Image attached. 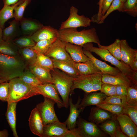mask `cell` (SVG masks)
I'll return each instance as SVG.
<instances>
[{"label": "cell", "mask_w": 137, "mask_h": 137, "mask_svg": "<svg viewBox=\"0 0 137 137\" xmlns=\"http://www.w3.org/2000/svg\"><path fill=\"white\" fill-rule=\"evenodd\" d=\"M65 44L58 37L45 55L52 60L65 61L74 65V62L66 50Z\"/></svg>", "instance_id": "obj_8"}, {"label": "cell", "mask_w": 137, "mask_h": 137, "mask_svg": "<svg viewBox=\"0 0 137 137\" xmlns=\"http://www.w3.org/2000/svg\"><path fill=\"white\" fill-rule=\"evenodd\" d=\"M68 130L65 122H55L44 125L42 137H62Z\"/></svg>", "instance_id": "obj_11"}, {"label": "cell", "mask_w": 137, "mask_h": 137, "mask_svg": "<svg viewBox=\"0 0 137 137\" xmlns=\"http://www.w3.org/2000/svg\"><path fill=\"white\" fill-rule=\"evenodd\" d=\"M115 85L107 83H103L100 91L108 96L116 95Z\"/></svg>", "instance_id": "obj_47"}, {"label": "cell", "mask_w": 137, "mask_h": 137, "mask_svg": "<svg viewBox=\"0 0 137 137\" xmlns=\"http://www.w3.org/2000/svg\"><path fill=\"white\" fill-rule=\"evenodd\" d=\"M121 40L116 39L111 44L107 46H104L100 44L98 45L99 47L105 48L117 60L121 61Z\"/></svg>", "instance_id": "obj_33"}, {"label": "cell", "mask_w": 137, "mask_h": 137, "mask_svg": "<svg viewBox=\"0 0 137 137\" xmlns=\"http://www.w3.org/2000/svg\"><path fill=\"white\" fill-rule=\"evenodd\" d=\"M31 0H24L15 8L14 11V19L20 22L24 18V12L27 7L29 4Z\"/></svg>", "instance_id": "obj_38"}, {"label": "cell", "mask_w": 137, "mask_h": 137, "mask_svg": "<svg viewBox=\"0 0 137 137\" xmlns=\"http://www.w3.org/2000/svg\"><path fill=\"white\" fill-rule=\"evenodd\" d=\"M76 125L82 137H102L106 136L96 125L85 120L81 116L77 118Z\"/></svg>", "instance_id": "obj_9"}, {"label": "cell", "mask_w": 137, "mask_h": 137, "mask_svg": "<svg viewBox=\"0 0 137 137\" xmlns=\"http://www.w3.org/2000/svg\"><path fill=\"white\" fill-rule=\"evenodd\" d=\"M36 42L41 40L59 37L58 30L50 26H43L35 33L30 36Z\"/></svg>", "instance_id": "obj_17"}, {"label": "cell", "mask_w": 137, "mask_h": 137, "mask_svg": "<svg viewBox=\"0 0 137 137\" xmlns=\"http://www.w3.org/2000/svg\"><path fill=\"white\" fill-rule=\"evenodd\" d=\"M126 97L129 105L137 107V85L133 84L128 87Z\"/></svg>", "instance_id": "obj_36"}, {"label": "cell", "mask_w": 137, "mask_h": 137, "mask_svg": "<svg viewBox=\"0 0 137 137\" xmlns=\"http://www.w3.org/2000/svg\"><path fill=\"white\" fill-rule=\"evenodd\" d=\"M59 38L62 41L82 46L85 44L93 42L98 45L100 41L95 28L85 29L80 31L77 28H68L58 30Z\"/></svg>", "instance_id": "obj_1"}, {"label": "cell", "mask_w": 137, "mask_h": 137, "mask_svg": "<svg viewBox=\"0 0 137 137\" xmlns=\"http://www.w3.org/2000/svg\"><path fill=\"white\" fill-rule=\"evenodd\" d=\"M122 12H126L134 17L137 15V0H126L123 3Z\"/></svg>", "instance_id": "obj_40"}, {"label": "cell", "mask_w": 137, "mask_h": 137, "mask_svg": "<svg viewBox=\"0 0 137 137\" xmlns=\"http://www.w3.org/2000/svg\"><path fill=\"white\" fill-rule=\"evenodd\" d=\"M58 38L39 41L36 42L35 45L32 48L37 54L45 55Z\"/></svg>", "instance_id": "obj_32"}, {"label": "cell", "mask_w": 137, "mask_h": 137, "mask_svg": "<svg viewBox=\"0 0 137 137\" xmlns=\"http://www.w3.org/2000/svg\"><path fill=\"white\" fill-rule=\"evenodd\" d=\"M8 135V131L7 129L0 131V137H7Z\"/></svg>", "instance_id": "obj_55"}, {"label": "cell", "mask_w": 137, "mask_h": 137, "mask_svg": "<svg viewBox=\"0 0 137 137\" xmlns=\"http://www.w3.org/2000/svg\"><path fill=\"white\" fill-rule=\"evenodd\" d=\"M9 92V82L7 81L0 83V100L3 102L8 101Z\"/></svg>", "instance_id": "obj_44"}, {"label": "cell", "mask_w": 137, "mask_h": 137, "mask_svg": "<svg viewBox=\"0 0 137 137\" xmlns=\"http://www.w3.org/2000/svg\"><path fill=\"white\" fill-rule=\"evenodd\" d=\"M102 80L103 83H109L115 85H123L128 87L133 84H135L129 78L124 75L113 76L102 74Z\"/></svg>", "instance_id": "obj_23"}, {"label": "cell", "mask_w": 137, "mask_h": 137, "mask_svg": "<svg viewBox=\"0 0 137 137\" xmlns=\"http://www.w3.org/2000/svg\"><path fill=\"white\" fill-rule=\"evenodd\" d=\"M129 66L132 70L134 71L137 72V53L135 55L133 63Z\"/></svg>", "instance_id": "obj_53"}, {"label": "cell", "mask_w": 137, "mask_h": 137, "mask_svg": "<svg viewBox=\"0 0 137 137\" xmlns=\"http://www.w3.org/2000/svg\"><path fill=\"white\" fill-rule=\"evenodd\" d=\"M103 0H99L98 3L99 5L98 12L96 14L93 16L91 19V22H96L98 24L102 16L101 15V8Z\"/></svg>", "instance_id": "obj_49"}, {"label": "cell", "mask_w": 137, "mask_h": 137, "mask_svg": "<svg viewBox=\"0 0 137 137\" xmlns=\"http://www.w3.org/2000/svg\"><path fill=\"white\" fill-rule=\"evenodd\" d=\"M12 41L19 48L32 47L35 45L36 43L30 36L26 35L13 40Z\"/></svg>", "instance_id": "obj_37"}, {"label": "cell", "mask_w": 137, "mask_h": 137, "mask_svg": "<svg viewBox=\"0 0 137 137\" xmlns=\"http://www.w3.org/2000/svg\"><path fill=\"white\" fill-rule=\"evenodd\" d=\"M37 57L35 64L50 71L54 68L52 60L45 55L37 54Z\"/></svg>", "instance_id": "obj_34"}, {"label": "cell", "mask_w": 137, "mask_h": 137, "mask_svg": "<svg viewBox=\"0 0 137 137\" xmlns=\"http://www.w3.org/2000/svg\"><path fill=\"white\" fill-rule=\"evenodd\" d=\"M101 103H109L125 107L128 105L126 102V97L116 95L107 97Z\"/></svg>", "instance_id": "obj_42"}, {"label": "cell", "mask_w": 137, "mask_h": 137, "mask_svg": "<svg viewBox=\"0 0 137 137\" xmlns=\"http://www.w3.org/2000/svg\"><path fill=\"white\" fill-rule=\"evenodd\" d=\"M18 78L26 83L34 87L42 84L29 70L25 69Z\"/></svg>", "instance_id": "obj_35"}, {"label": "cell", "mask_w": 137, "mask_h": 137, "mask_svg": "<svg viewBox=\"0 0 137 137\" xmlns=\"http://www.w3.org/2000/svg\"><path fill=\"white\" fill-rule=\"evenodd\" d=\"M74 66L79 75H87L101 72L90 59L84 62H74Z\"/></svg>", "instance_id": "obj_26"}, {"label": "cell", "mask_w": 137, "mask_h": 137, "mask_svg": "<svg viewBox=\"0 0 137 137\" xmlns=\"http://www.w3.org/2000/svg\"><path fill=\"white\" fill-rule=\"evenodd\" d=\"M116 118L122 132L129 137H137V127L134 122L127 114L116 115Z\"/></svg>", "instance_id": "obj_12"}, {"label": "cell", "mask_w": 137, "mask_h": 137, "mask_svg": "<svg viewBox=\"0 0 137 137\" xmlns=\"http://www.w3.org/2000/svg\"><path fill=\"white\" fill-rule=\"evenodd\" d=\"M17 103V102H13L7 104L5 114L7 120L14 137L18 136L16 129V108Z\"/></svg>", "instance_id": "obj_25"}, {"label": "cell", "mask_w": 137, "mask_h": 137, "mask_svg": "<svg viewBox=\"0 0 137 137\" xmlns=\"http://www.w3.org/2000/svg\"><path fill=\"white\" fill-rule=\"evenodd\" d=\"M123 3L121 0H114L104 15L102 17L98 24H102L107 16L112 12L115 10L122 12Z\"/></svg>", "instance_id": "obj_43"}, {"label": "cell", "mask_w": 137, "mask_h": 137, "mask_svg": "<svg viewBox=\"0 0 137 137\" xmlns=\"http://www.w3.org/2000/svg\"><path fill=\"white\" fill-rule=\"evenodd\" d=\"M102 74L101 72H100L93 74V92L100 90L101 86L103 83L102 80Z\"/></svg>", "instance_id": "obj_46"}, {"label": "cell", "mask_w": 137, "mask_h": 137, "mask_svg": "<svg viewBox=\"0 0 137 137\" xmlns=\"http://www.w3.org/2000/svg\"><path fill=\"white\" fill-rule=\"evenodd\" d=\"M52 60L54 68L60 70L73 77H75L79 75L73 65L63 61L55 60Z\"/></svg>", "instance_id": "obj_28"}, {"label": "cell", "mask_w": 137, "mask_h": 137, "mask_svg": "<svg viewBox=\"0 0 137 137\" xmlns=\"http://www.w3.org/2000/svg\"><path fill=\"white\" fill-rule=\"evenodd\" d=\"M96 106L116 115L124 114V107L119 105L109 103H101Z\"/></svg>", "instance_id": "obj_39"}, {"label": "cell", "mask_w": 137, "mask_h": 137, "mask_svg": "<svg viewBox=\"0 0 137 137\" xmlns=\"http://www.w3.org/2000/svg\"><path fill=\"white\" fill-rule=\"evenodd\" d=\"M62 137H82V136L77 127L68 130Z\"/></svg>", "instance_id": "obj_48"}, {"label": "cell", "mask_w": 137, "mask_h": 137, "mask_svg": "<svg viewBox=\"0 0 137 137\" xmlns=\"http://www.w3.org/2000/svg\"><path fill=\"white\" fill-rule=\"evenodd\" d=\"M26 64L19 56L0 53V79L4 82L19 77L26 69Z\"/></svg>", "instance_id": "obj_2"}, {"label": "cell", "mask_w": 137, "mask_h": 137, "mask_svg": "<svg viewBox=\"0 0 137 137\" xmlns=\"http://www.w3.org/2000/svg\"><path fill=\"white\" fill-rule=\"evenodd\" d=\"M9 23V26L3 31V39L4 41H12L15 37L22 33L19 22L14 19Z\"/></svg>", "instance_id": "obj_27"}, {"label": "cell", "mask_w": 137, "mask_h": 137, "mask_svg": "<svg viewBox=\"0 0 137 137\" xmlns=\"http://www.w3.org/2000/svg\"><path fill=\"white\" fill-rule=\"evenodd\" d=\"M122 131L120 126L118 125L116 128L115 134V137H128Z\"/></svg>", "instance_id": "obj_52"}, {"label": "cell", "mask_w": 137, "mask_h": 137, "mask_svg": "<svg viewBox=\"0 0 137 137\" xmlns=\"http://www.w3.org/2000/svg\"><path fill=\"white\" fill-rule=\"evenodd\" d=\"M123 113L128 116L137 126V107L128 105L124 107Z\"/></svg>", "instance_id": "obj_45"}, {"label": "cell", "mask_w": 137, "mask_h": 137, "mask_svg": "<svg viewBox=\"0 0 137 137\" xmlns=\"http://www.w3.org/2000/svg\"><path fill=\"white\" fill-rule=\"evenodd\" d=\"M83 51L84 54L90 59L102 74L113 76L124 75L118 68L112 67L105 62L97 59L90 52L84 49Z\"/></svg>", "instance_id": "obj_14"}, {"label": "cell", "mask_w": 137, "mask_h": 137, "mask_svg": "<svg viewBox=\"0 0 137 137\" xmlns=\"http://www.w3.org/2000/svg\"><path fill=\"white\" fill-rule=\"evenodd\" d=\"M93 74L79 75L73 77V84L70 95L73 94L74 90L76 89H81L85 93L93 92Z\"/></svg>", "instance_id": "obj_13"}, {"label": "cell", "mask_w": 137, "mask_h": 137, "mask_svg": "<svg viewBox=\"0 0 137 137\" xmlns=\"http://www.w3.org/2000/svg\"><path fill=\"white\" fill-rule=\"evenodd\" d=\"M126 0H121V1L123 3L125 2Z\"/></svg>", "instance_id": "obj_57"}, {"label": "cell", "mask_w": 137, "mask_h": 137, "mask_svg": "<svg viewBox=\"0 0 137 137\" xmlns=\"http://www.w3.org/2000/svg\"><path fill=\"white\" fill-rule=\"evenodd\" d=\"M44 98V101L38 104L36 107L40 113L44 125L59 121L54 110L55 102L49 98Z\"/></svg>", "instance_id": "obj_7"}, {"label": "cell", "mask_w": 137, "mask_h": 137, "mask_svg": "<svg viewBox=\"0 0 137 137\" xmlns=\"http://www.w3.org/2000/svg\"><path fill=\"white\" fill-rule=\"evenodd\" d=\"M107 97L105 94L101 92L85 93L83 98L81 99L79 107L80 112L87 106L97 105L101 103Z\"/></svg>", "instance_id": "obj_16"}, {"label": "cell", "mask_w": 137, "mask_h": 137, "mask_svg": "<svg viewBox=\"0 0 137 137\" xmlns=\"http://www.w3.org/2000/svg\"><path fill=\"white\" fill-rule=\"evenodd\" d=\"M65 49L74 62H84L90 60L84 53L82 46L81 45L66 43Z\"/></svg>", "instance_id": "obj_18"}, {"label": "cell", "mask_w": 137, "mask_h": 137, "mask_svg": "<svg viewBox=\"0 0 137 137\" xmlns=\"http://www.w3.org/2000/svg\"><path fill=\"white\" fill-rule=\"evenodd\" d=\"M112 117L111 114L105 110L96 107L91 109L88 119L91 122L98 124L107 119H111Z\"/></svg>", "instance_id": "obj_24"}, {"label": "cell", "mask_w": 137, "mask_h": 137, "mask_svg": "<svg viewBox=\"0 0 137 137\" xmlns=\"http://www.w3.org/2000/svg\"><path fill=\"white\" fill-rule=\"evenodd\" d=\"M113 0H103L101 8L102 17L104 15Z\"/></svg>", "instance_id": "obj_51"}, {"label": "cell", "mask_w": 137, "mask_h": 137, "mask_svg": "<svg viewBox=\"0 0 137 137\" xmlns=\"http://www.w3.org/2000/svg\"><path fill=\"white\" fill-rule=\"evenodd\" d=\"M121 61L130 66L133 63L137 50L131 47L125 39L121 40Z\"/></svg>", "instance_id": "obj_21"}, {"label": "cell", "mask_w": 137, "mask_h": 137, "mask_svg": "<svg viewBox=\"0 0 137 137\" xmlns=\"http://www.w3.org/2000/svg\"><path fill=\"white\" fill-rule=\"evenodd\" d=\"M116 95L126 96L127 94L128 87L124 85H115Z\"/></svg>", "instance_id": "obj_50"}, {"label": "cell", "mask_w": 137, "mask_h": 137, "mask_svg": "<svg viewBox=\"0 0 137 137\" xmlns=\"http://www.w3.org/2000/svg\"><path fill=\"white\" fill-rule=\"evenodd\" d=\"M19 52L26 64L30 65L35 63L37 54L32 47L19 48Z\"/></svg>", "instance_id": "obj_30"}, {"label": "cell", "mask_w": 137, "mask_h": 137, "mask_svg": "<svg viewBox=\"0 0 137 137\" xmlns=\"http://www.w3.org/2000/svg\"><path fill=\"white\" fill-rule=\"evenodd\" d=\"M19 23L22 33L24 35H31L43 26L36 20L30 18H24Z\"/></svg>", "instance_id": "obj_20"}, {"label": "cell", "mask_w": 137, "mask_h": 137, "mask_svg": "<svg viewBox=\"0 0 137 137\" xmlns=\"http://www.w3.org/2000/svg\"><path fill=\"white\" fill-rule=\"evenodd\" d=\"M23 0H21L13 5H4L0 10V26L3 29L4 28L6 22L10 19L13 18L14 10L15 7Z\"/></svg>", "instance_id": "obj_29"}, {"label": "cell", "mask_w": 137, "mask_h": 137, "mask_svg": "<svg viewBox=\"0 0 137 137\" xmlns=\"http://www.w3.org/2000/svg\"><path fill=\"white\" fill-rule=\"evenodd\" d=\"M40 95L49 98L55 102L58 108L65 107L64 103L60 98L59 93L55 85L52 83L41 84L36 87Z\"/></svg>", "instance_id": "obj_10"}, {"label": "cell", "mask_w": 137, "mask_h": 137, "mask_svg": "<svg viewBox=\"0 0 137 137\" xmlns=\"http://www.w3.org/2000/svg\"><path fill=\"white\" fill-rule=\"evenodd\" d=\"M9 96L7 104L11 102H18L33 96L40 95L36 87L30 85L19 78H16L9 81Z\"/></svg>", "instance_id": "obj_4"}, {"label": "cell", "mask_w": 137, "mask_h": 137, "mask_svg": "<svg viewBox=\"0 0 137 137\" xmlns=\"http://www.w3.org/2000/svg\"><path fill=\"white\" fill-rule=\"evenodd\" d=\"M0 53L11 56L19 55V48L12 41H3L0 42Z\"/></svg>", "instance_id": "obj_31"}, {"label": "cell", "mask_w": 137, "mask_h": 137, "mask_svg": "<svg viewBox=\"0 0 137 137\" xmlns=\"http://www.w3.org/2000/svg\"><path fill=\"white\" fill-rule=\"evenodd\" d=\"M3 29L0 26V42L3 41Z\"/></svg>", "instance_id": "obj_56"}, {"label": "cell", "mask_w": 137, "mask_h": 137, "mask_svg": "<svg viewBox=\"0 0 137 137\" xmlns=\"http://www.w3.org/2000/svg\"><path fill=\"white\" fill-rule=\"evenodd\" d=\"M81 100L80 96H79L77 102L74 104L73 103L71 96L69 98L70 112L67 118L65 121L68 130L73 129L76 126L77 121L80 113L79 109V107Z\"/></svg>", "instance_id": "obj_19"}, {"label": "cell", "mask_w": 137, "mask_h": 137, "mask_svg": "<svg viewBox=\"0 0 137 137\" xmlns=\"http://www.w3.org/2000/svg\"><path fill=\"white\" fill-rule=\"evenodd\" d=\"M3 82H4V81L0 79V83Z\"/></svg>", "instance_id": "obj_58"}, {"label": "cell", "mask_w": 137, "mask_h": 137, "mask_svg": "<svg viewBox=\"0 0 137 137\" xmlns=\"http://www.w3.org/2000/svg\"><path fill=\"white\" fill-rule=\"evenodd\" d=\"M50 72L53 84L61 95L65 107L67 108L69 106V95L73 84V77L57 68H54Z\"/></svg>", "instance_id": "obj_5"}, {"label": "cell", "mask_w": 137, "mask_h": 137, "mask_svg": "<svg viewBox=\"0 0 137 137\" xmlns=\"http://www.w3.org/2000/svg\"><path fill=\"white\" fill-rule=\"evenodd\" d=\"M78 12L77 8L73 6L71 7L68 18L66 21L62 22L59 29L68 28H77L90 26L91 19L83 15H79Z\"/></svg>", "instance_id": "obj_6"}, {"label": "cell", "mask_w": 137, "mask_h": 137, "mask_svg": "<svg viewBox=\"0 0 137 137\" xmlns=\"http://www.w3.org/2000/svg\"><path fill=\"white\" fill-rule=\"evenodd\" d=\"M22 0H3L4 5H14Z\"/></svg>", "instance_id": "obj_54"}, {"label": "cell", "mask_w": 137, "mask_h": 137, "mask_svg": "<svg viewBox=\"0 0 137 137\" xmlns=\"http://www.w3.org/2000/svg\"><path fill=\"white\" fill-rule=\"evenodd\" d=\"M28 122L31 132L34 134L42 137L44 125L40 113L36 107L32 110Z\"/></svg>", "instance_id": "obj_15"}, {"label": "cell", "mask_w": 137, "mask_h": 137, "mask_svg": "<svg viewBox=\"0 0 137 137\" xmlns=\"http://www.w3.org/2000/svg\"><path fill=\"white\" fill-rule=\"evenodd\" d=\"M29 70L35 76L42 84H53L50 71L35 64L29 65Z\"/></svg>", "instance_id": "obj_22"}, {"label": "cell", "mask_w": 137, "mask_h": 137, "mask_svg": "<svg viewBox=\"0 0 137 137\" xmlns=\"http://www.w3.org/2000/svg\"><path fill=\"white\" fill-rule=\"evenodd\" d=\"M118 125L116 122L111 119L103 123L100 126L101 129L111 137H115V130Z\"/></svg>", "instance_id": "obj_41"}, {"label": "cell", "mask_w": 137, "mask_h": 137, "mask_svg": "<svg viewBox=\"0 0 137 137\" xmlns=\"http://www.w3.org/2000/svg\"><path fill=\"white\" fill-rule=\"evenodd\" d=\"M83 49L93 52L99 56L102 59L111 63L118 68L124 75L129 78L135 84L137 85V72L133 71L129 66L122 61L119 60L107 49L94 46L92 42L84 44Z\"/></svg>", "instance_id": "obj_3"}]
</instances>
